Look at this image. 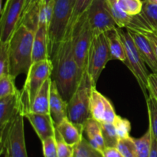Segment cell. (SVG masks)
<instances>
[{
    "label": "cell",
    "mask_w": 157,
    "mask_h": 157,
    "mask_svg": "<svg viewBox=\"0 0 157 157\" xmlns=\"http://www.w3.org/2000/svg\"><path fill=\"white\" fill-rule=\"evenodd\" d=\"M117 148L124 157H138L136 144L131 136L120 139Z\"/></svg>",
    "instance_id": "f546056e"
},
{
    "label": "cell",
    "mask_w": 157,
    "mask_h": 157,
    "mask_svg": "<svg viewBox=\"0 0 157 157\" xmlns=\"http://www.w3.org/2000/svg\"><path fill=\"white\" fill-rule=\"evenodd\" d=\"M120 8L130 16L139 15L143 8L141 0H117Z\"/></svg>",
    "instance_id": "4dcf8cb0"
},
{
    "label": "cell",
    "mask_w": 157,
    "mask_h": 157,
    "mask_svg": "<svg viewBox=\"0 0 157 157\" xmlns=\"http://www.w3.org/2000/svg\"><path fill=\"white\" fill-rule=\"evenodd\" d=\"M51 60L53 63L52 80L62 98L68 102L80 84L84 71L78 67L72 44V31L60 44Z\"/></svg>",
    "instance_id": "6da1fadb"
},
{
    "label": "cell",
    "mask_w": 157,
    "mask_h": 157,
    "mask_svg": "<svg viewBox=\"0 0 157 157\" xmlns=\"http://www.w3.org/2000/svg\"><path fill=\"white\" fill-rule=\"evenodd\" d=\"M96 87L84 71L78 88L67 102V118L74 124L84 126L90 117V101L92 90Z\"/></svg>",
    "instance_id": "5b68a950"
},
{
    "label": "cell",
    "mask_w": 157,
    "mask_h": 157,
    "mask_svg": "<svg viewBox=\"0 0 157 157\" xmlns=\"http://www.w3.org/2000/svg\"><path fill=\"white\" fill-rule=\"evenodd\" d=\"M150 157H157V141L152 136V147Z\"/></svg>",
    "instance_id": "ab89813d"
},
{
    "label": "cell",
    "mask_w": 157,
    "mask_h": 157,
    "mask_svg": "<svg viewBox=\"0 0 157 157\" xmlns=\"http://www.w3.org/2000/svg\"><path fill=\"white\" fill-rule=\"evenodd\" d=\"M129 34L134 41L144 62L151 69L153 73L157 74V59L153 45L145 35L136 29L127 27Z\"/></svg>",
    "instance_id": "5bb4252c"
},
{
    "label": "cell",
    "mask_w": 157,
    "mask_h": 157,
    "mask_svg": "<svg viewBox=\"0 0 157 157\" xmlns=\"http://www.w3.org/2000/svg\"><path fill=\"white\" fill-rule=\"evenodd\" d=\"M41 1L44 3H48V2H49L52 1V0H41Z\"/></svg>",
    "instance_id": "b9f144b4"
},
{
    "label": "cell",
    "mask_w": 157,
    "mask_h": 157,
    "mask_svg": "<svg viewBox=\"0 0 157 157\" xmlns=\"http://www.w3.org/2000/svg\"><path fill=\"white\" fill-rule=\"evenodd\" d=\"M94 1V0H75L67 33L71 32L76 21L87 12Z\"/></svg>",
    "instance_id": "484cf974"
},
{
    "label": "cell",
    "mask_w": 157,
    "mask_h": 157,
    "mask_svg": "<svg viewBox=\"0 0 157 157\" xmlns=\"http://www.w3.org/2000/svg\"><path fill=\"white\" fill-rule=\"evenodd\" d=\"M19 113H22L21 91L0 99V127L12 122Z\"/></svg>",
    "instance_id": "2e32d148"
},
{
    "label": "cell",
    "mask_w": 157,
    "mask_h": 157,
    "mask_svg": "<svg viewBox=\"0 0 157 157\" xmlns=\"http://www.w3.org/2000/svg\"><path fill=\"white\" fill-rule=\"evenodd\" d=\"M15 79L11 75L0 76V99L15 94L19 91L15 87Z\"/></svg>",
    "instance_id": "f1b7e54d"
},
{
    "label": "cell",
    "mask_w": 157,
    "mask_h": 157,
    "mask_svg": "<svg viewBox=\"0 0 157 157\" xmlns=\"http://www.w3.org/2000/svg\"><path fill=\"white\" fill-rule=\"evenodd\" d=\"M94 32L87 18L86 12L76 21L72 29V44L75 60L83 71L87 67V55Z\"/></svg>",
    "instance_id": "9c48e42d"
},
{
    "label": "cell",
    "mask_w": 157,
    "mask_h": 157,
    "mask_svg": "<svg viewBox=\"0 0 157 157\" xmlns=\"http://www.w3.org/2000/svg\"><path fill=\"white\" fill-rule=\"evenodd\" d=\"M137 150L138 157H150L152 147V134L150 129L140 138H133Z\"/></svg>",
    "instance_id": "4316f807"
},
{
    "label": "cell",
    "mask_w": 157,
    "mask_h": 157,
    "mask_svg": "<svg viewBox=\"0 0 157 157\" xmlns=\"http://www.w3.org/2000/svg\"><path fill=\"white\" fill-rule=\"evenodd\" d=\"M44 157H58V144L55 136H49L41 141Z\"/></svg>",
    "instance_id": "836d02e7"
},
{
    "label": "cell",
    "mask_w": 157,
    "mask_h": 157,
    "mask_svg": "<svg viewBox=\"0 0 157 157\" xmlns=\"http://www.w3.org/2000/svg\"><path fill=\"white\" fill-rule=\"evenodd\" d=\"M53 71V63L51 59L34 62L27 74L25 82L21 91V104L22 113L30 112L35 97L42 84L51 78Z\"/></svg>",
    "instance_id": "8992f818"
},
{
    "label": "cell",
    "mask_w": 157,
    "mask_h": 157,
    "mask_svg": "<svg viewBox=\"0 0 157 157\" xmlns=\"http://www.w3.org/2000/svg\"><path fill=\"white\" fill-rule=\"evenodd\" d=\"M41 1V0H25V1L24 9H23L22 12V15H24L25 14L27 13L33 6H35V5L39 3ZM22 15H21V16H22Z\"/></svg>",
    "instance_id": "f35d334b"
},
{
    "label": "cell",
    "mask_w": 157,
    "mask_h": 157,
    "mask_svg": "<svg viewBox=\"0 0 157 157\" xmlns=\"http://www.w3.org/2000/svg\"><path fill=\"white\" fill-rule=\"evenodd\" d=\"M35 32L20 24L9 41L10 75L14 78L21 74L27 75L33 64L32 51Z\"/></svg>",
    "instance_id": "7a4b0ae2"
},
{
    "label": "cell",
    "mask_w": 157,
    "mask_h": 157,
    "mask_svg": "<svg viewBox=\"0 0 157 157\" xmlns=\"http://www.w3.org/2000/svg\"><path fill=\"white\" fill-rule=\"evenodd\" d=\"M128 28L157 32V5L150 2L148 0H144L141 12L132 16Z\"/></svg>",
    "instance_id": "4fadbf2b"
},
{
    "label": "cell",
    "mask_w": 157,
    "mask_h": 157,
    "mask_svg": "<svg viewBox=\"0 0 157 157\" xmlns=\"http://www.w3.org/2000/svg\"><path fill=\"white\" fill-rule=\"evenodd\" d=\"M148 1L150 2L153 3V4L157 5V0H148Z\"/></svg>",
    "instance_id": "60d3db41"
},
{
    "label": "cell",
    "mask_w": 157,
    "mask_h": 157,
    "mask_svg": "<svg viewBox=\"0 0 157 157\" xmlns=\"http://www.w3.org/2000/svg\"><path fill=\"white\" fill-rule=\"evenodd\" d=\"M74 157H104L101 151L92 147L83 136L82 140L74 147Z\"/></svg>",
    "instance_id": "cb8c5ba5"
},
{
    "label": "cell",
    "mask_w": 157,
    "mask_h": 157,
    "mask_svg": "<svg viewBox=\"0 0 157 157\" xmlns=\"http://www.w3.org/2000/svg\"><path fill=\"white\" fill-rule=\"evenodd\" d=\"M52 82V78H48L44 81L34 100L30 112L50 114V94Z\"/></svg>",
    "instance_id": "44dd1931"
},
{
    "label": "cell",
    "mask_w": 157,
    "mask_h": 157,
    "mask_svg": "<svg viewBox=\"0 0 157 157\" xmlns=\"http://www.w3.org/2000/svg\"><path fill=\"white\" fill-rule=\"evenodd\" d=\"M113 125L116 129L119 139H124L130 136V133L131 130V124L128 120L123 118L119 115H117L113 122Z\"/></svg>",
    "instance_id": "d6a6232c"
},
{
    "label": "cell",
    "mask_w": 157,
    "mask_h": 157,
    "mask_svg": "<svg viewBox=\"0 0 157 157\" xmlns=\"http://www.w3.org/2000/svg\"><path fill=\"white\" fill-rule=\"evenodd\" d=\"M110 60H112V57L105 34L94 35L87 55L86 70L95 85Z\"/></svg>",
    "instance_id": "ba28073f"
},
{
    "label": "cell",
    "mask_w": 157,
    "mask_h": 157,
    "mask_svg": "<svg viewBox=\"0 0 157 157\" xmlns=\"http://www.w3.org/2000/svg\"><path fill=\"white\" fill-rule=\"evenodd\" d=\"M147 110L149 115V123L153 138L157 141V101L151 94L146 98Z\"/></svg>",
    "instance_id": "d4e9b609"
},
{
    "label": "cell",
    "mask_w": 157,
    "mask_h": 157,
    "mask_svg": "<svg viewBox=\"0 0 157 157\" xmlns=\"http://www.w3.org/2000/svg\"><path fill=\"white\" fill-rule=\"evenodd\" d=\"M86 15L94 35L104 33L117 27L107 0H94L86 12Z\"/></svg>",
    "instance_id": "8fae6325"
},
{
    "label": "cell",
    "mask_w": 157,
    "mask_h": 157,
    "mask_svg": "<svg viewBox=\"0 0 157 157\" xmlns=\"http://www.w3.org/2000/svg\"><path fill=\"white\" fill-rule=\"evenodd\" d=\"M103 137L106 147H117L119 141V136L117 133L113 124L101 123Z\"/></svg>",
    "instance_id": "83f0119b"
},
{
    "label": "cell",
    "mask_w": 157,
    "mask_h": 157,
    "mask_svg": "<svg viewBox=\"0 0 157 157\" xmlns=\"http://www.w3.org/2000/svg\"><path fill=\"white\" fill-rule=\"evenodd\" d=\"M25 0H6L1 11L0 43L9 42L19 25Z\"/></svg>",
    "instance_id": "30bf717a"
},
{
    "label": "cell",
    "mask_w": 157,
    "mask_h": 157,
    "mask_svg": "<svg viewBox=\"0 0 157 157\" xmlns=\"http://www.w3.org/2000/svg\"><path fill=\"white\" fill-rule=\"evenodd\" d=\"M9 42L0 43V76L10 75Z\"/></svg>",
    "instance_id": "1f68e13d"
},
{
    "label": "cell",
    "mask_w": 157,
    "mask_h": 157,
    "mask_svg": "<svg viewBox=\"0 0 157 157\" xmlns=\"http://www.w3.org/2000/svg\"><path fill=\"white\" fill-rule=\"evenodd\" d=\"M147 89L150 94H151L157 101V74L152 73L149 75Z\"/></svg>",
    "instance_id": "d590c367"
},
{
    "label": "cell",
    "mask_w": 157,
    "mask_h": 157,
    "mask_svg": "<svg viewBox=\"0 0 157 157\" xmlns=\"http://www.w3.org/2000/svg\"><path fill=\"white\" fill-rule=\"evenodd\" d=\"M71 2H72V3H73V6H74V3H75V0H71Z\"/></svg>",
    "instance_id": "7bdbcfd3"
},
{
    "label": "cell",
    "mask_w": 157,
    "mask_h": 157,
    "mask_svg": "<svg viewBox=\"0 0 157 157\" xmlns=\"http://www.w3.org/2000/svg\"><path fill=\"white\" fill-rule=\"evenodd\" d=\"M104 34L107 38L112 60H118L124 64H127V60L125 48L118 32L117 27L104 32Z\"/></svg>",
    "instance_id": "7402d4cb"
},
{
    "label": "cell",
    "mask_w": 157,
    "mask_h": 157,
    "mask_svg": "<svg viewBox=\"0 0 157 157\" xmlns=\"http://www.w3.org/2000/svg\"><path fill=\"white\" fill-rule=\"evenodd\" d=\"M24 117L29 120L41 141L55 135L56 127L50 114L28 112Z\"/></svg>",
    "instance_id": "9a60e30c"
},
{
    "label": "cell",
    "mask_w": 157,
    "mask_h": 157,
    "mask_svg": "<svg viewBox=\"0 0 157 157\" xmlns=\"http://www.w3.org/2000/svg\"><path fill=\"white\" fill-rule=\"evenodd\" d=\"M24 115L0 127V152L4 157H28L24 130Z\"/></svg>",
    "instance_id": "277c9868"
},
{
    "label": "cell",
    "mask_w": 157,
    "mask_h": 157,
    "mask_svg": "<svg viewBox=\"0 0 157 157\" xmlns=\"http://www.w3.org/2000/svg\"><path fill=\"white\" fill-rule=\"evenodd\" d=\"M84 133H86L87 140L90 145L103 153L106 147L103 137L101 123L94 118L90 117L84 124Z\"/></svg>",
    "instance_id": "ffe728a7"
},
{
    "label": "cell",
    "mask_w": 157,
    "mask_h": 157,
    "mask_svg": "<svg viewBox=\"0 0 157 157\" xmlns=\"http://www.w3.org/2000/svg\"><path fill=\"white\" fill-rule=\"evenodd\" d=\"M139 32H142L144 35L148 38L151 42L152 45H153V50H154L155 55H156V59H157V32H152V31H147V30H137Z\"/></svg>",
    "instance_id": "8d00e7d4"
},
{
    "label": "cell",
    "mask_w": 157,
    "mask_h": 157,
    "mask_svg": "<svg viewBox=\"0 0 157 157\" xmlns=\"http://www.w3.org/2000/svg\"><path fill=\"white\" fill-rule=\"evenodd\" d=\"M48 25L46 21H38V26L35 32L32 51V61L34 62L50 59L48 54Z\"/></svg>",
    "instance_id": "e0dca14e"
},
{
    "label": "cell",
    "mask_w": 157,
    "mask_h": 157,
    "mask_svg": "<svg viewBox=\"0 0 157 157\" xmlns=\"http://www.w3.org/2000/svg\"><path fill=\"white\" fill-rule=\"evenodd\" d=\"M55 136L58 144V157H74V147L66 144L57 130Z\"/></svg>",
    "instance_id": "e575fe53"
},
{
    "label": "cell",
    "mask_w": 157,
    "mask_h": 157,
    "mask_svg": "<svg viewBox=\"0 0 157 157\" xmlns=\"http://www.w3.org/2000/svg\"><path fill=\"white\" fill-rule=\"evenodd\" d=\"M55 127L63 140L71 147H75L82 140L84 126L74 124L68 118L64 119L59 125Z\"/></svg>",
    "instance_id": "d6986e66"
},
{
    "label": "cell",
    "mask_w": 157,
    "mask_h": 157,
    "mask_svg": "<svg viewBox=\"0 0 157 157\" xmlns=\"http://www.w3.org/2000/svg\"><path fill=\"white\" fill-rule=\"evenodd\" d=\"M90 117L100 123L113 124L117 114L111 102L102 94L96 90H92L90 101Z\"/></svg>",
    "instance_id": "7c38bea8"
},
{
    "label": "cell",
    "mask_w": 157,
    "mask_h": 157,
    "mask_svg": "<svg viewBox=\"0 0 157 157\" xmlns=\"http://www.w3.org/2000/svg\"><path fill=\"white\" fill-rule=\"evenodd\" d=\"M50 115L55 127L67 118V102L62 98L53 81L51 86Z\"/></svg>",
    "instance_id": "ac0fdd59"
},
{
    "label": "cell",
    "mask_w": 157,
    "mask_h": 157,
    "mask_svg": "<svg viewBox=\"0 0 157 157\" xmlns=\"http://www.w3.org/2000/svg\"><path fill=\"white\" fill-rule=\"evenodd\" d=\"M73 10L71 0H54V10L48 25V54L50 59L68 32Z\"/></svg>",
    "instance_id": "3957f363"
},
{
    "label": "cell",
    "mask_w": 157,
    "mask_h": 157,
    "mask_svg": "<svg viewBox=\"0 0 157 157\" xmlns=\"http://www.w3.org/2000/svg\"><path fill=\"white\" fill-rule=\"evenodd\" d=\"M102 153L104 157H124L117 147H106Z\"/></svg>",
    "instance_id": "74e56055"
},
{
    "label": "cell",
    "mask_w": 157,
    "mask_h": 157,
    "mask_svg": "<svg viewBox=\"0 0 157 157\" xmlns=\"http://www.w3.org/2000/svg\"><path fill=\"white\" fill-rule=\"evenodd\" d=\"M110 13L113 15L117 25L119 28H127L130 25L132 16H130L120 8L117 0H107Z\"/></svg>",
    "instance_id": "603a6c76"
},
{
    "label": "cell",
    "mask_w": 157,
    "mask_h": 157,
    "mask_svg": "<svg viewBox=\"0 0 157 157\" xmlns=\"http://www.w3.org/2000/svg\"><path fill=\"white\" fill-rule=\"evenodd\" d=\"M117 29L124 43V48H125L127 60L126 65L134 75L141 90L144 92V94L145 95V98H147V90H148L147 84H148L149 74L146 67V63L144 62V59L141 57L127 28L117 27Z\"/></svg>",
    "instance_id": "52a82bcc"
}]
</instances>
